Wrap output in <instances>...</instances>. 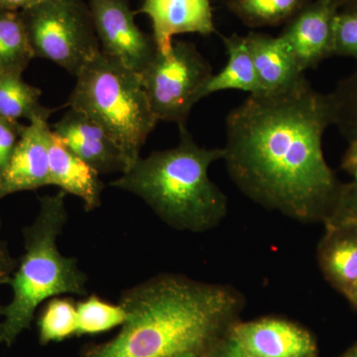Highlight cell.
<instances>
[{"mask_svg": "<svg viewBox=\"0 0 357 357\" xmlns=\"http://www.w3.org/2000/svg\"><path fill=\"white\" fill-rule=\"evenodd\" d=\"M333 126L330 95L305 79L272 95H249L227 116V172L251 201L301 223H324L342 183L323 137Z\"/></svg>", "mask_w": 357, "mask_h": 357, "instance_id": "obj_1", "label": "cell"}, {"mask_svg": "<svg viewBox=\"0 0 357 357\" xmlns=\"http://www.w3.org/2000/svg\"><path fill=\"white\" fill-rule=\"evenodd\" d=\"M245 298L236 288L181 274L152 277L122 293L126 321L116 337L83 357L203 354L241 319Z\"/></svg>", "mask_w": 357, "mask_h": 357, "instance_id": "obj_2", "label": "cell"}, {"mask_svg": "<svg viewBox=\"0 0 357 357\" xmlns=\"http://www.w3.org/2000/svg\"><path fill=\"white\" fill-rule=\"evenodd\" d=\"M178 146L138 158L109 185L132 192L166 225L180 231L206 232L227 217L229 201L208 176L211 164L223 160V148L208 149L181 126Z\"/></svg>", "mask_w": 357, "mask_h": 357, "instance_id": "obj_3", "label": "cell"}, {"mask_svg": "<svg viewBox=\"0 0 357 357\" xmlns=\"http://www.w3.org/2000/svg\"><path fill=\"white\" fill-rule=\"evenodd\" d=\"M66 195L60 191L41 197L38 215L23 229L25 251L8 284L13 299L2 309L0 347H10L30 328L45 301L65 294H88V277L75 258L61 255L58 248V237L69 217Z\"/></svg>", "mask_w": 357, "mask_h": 357, "instance_id": "obj_4", "label": "cell"}, {"mask_svg": "<svg viewBox=\"0 0 357 357\" xmlns=\"http://www.w3.org/2000/svg\"><path fill=\"white\" fill-rule=\"evenodd\" d=\"M76 77L67 107L84 112L109 134L130 167L159 122L139 74L100 51Z\"/></svg>", "mask_w": 357, "mask_h": 357, "instance_id": "obj_5", "label": "cell"}, {"mask_svg": "<svg viewBox=\"0 0 357 357\" xmlns=\"http://www.w3.org/2000/svg\"><path fill=\"white\" fill-rule=\"evenodd\" d=\"M20 13L34 57L47 59L73 76L102 51L84 0H43Z\"/></svg>", "mask_w": 357, "mask_h": 357, "instance_id": "obj_6", "label": "cell"}, {"mask_svg": "<svg viewBox=\"0 0 357 357\" xmlns=\"http://www.w3.org/2000/svg\"><path fill=\"white\" fill-rule=\"evenodd\" d=\"M213 74L196 45L176 41L166 55L157 52L139 76L157 121L175 122L181 128L187 126L190 112Z\"/></svg>", "mask_w": 357, "mask_h": 357, "instance_id": "obj_7", "label": "cell"}, {"mask_svg": "<svg viewBox=\"0 0 357 357\" xmlns=\"http://www.w3.org/2000/svg\"><path fill=\"white\" fill-rule=\"evenodd\" d=\"M100 49L140 74L156 56L153 36L135 23L128 0H88Z\"/></svg>", "mask_w": 357, "mask_h": 357, "instance_id": "obj_8", "label": "cell"}, {"mask_svg": "<svg viewBox=\"0 0 357 357\" xmlns=\"http://www.w3.org/2000/svg\"><path fill=\"white\" fill-rule=\"evenodd\" d=\"M229 335L257 357H318L316 337L304 326L280 318L237 321Z\"/></svg>", "mask_w": 357, "mask_h": 357, "instance_id": "obj_9", "label": "cell"}, {"mask_svg": "<svg viewBox=\"0 0 357 357\" xmlns=\"http://www.w3.org/2000/svg\"><path fill=\"white\" fill-rule=\"evenodd\" d=\"M338 10L328 0H311L279 35L303 72L333 56V24Z\"/></svg>", "mask_w": 357, "mask_h": 357, "instance_id": "obj_10", "label": "cell"}, {"mask_svg": "<svg viewBox=\"0 0 357 357\" xmlns=\"http://www.w3.org/2000/svg\"><path fill=\"white\" fill-rule=\"evenodd\" d=\"M52 135L48 121L41 117H36L25 126L13 158L0 178V201L15 192L50 185Z\"/></svg>", "mask_w": 357, "mask_h": 357, "instance_id": "obj_11", "label": "cell"}, {"mask_svg": "<svg viewBox=\"0 0 357 357\" xmlns=\"http://www.w3.org/2000/svg\"><path fill=\"white\" fill-rule=\"evenodd\" d=\"M52 131L100 175L128 171V163L121 148L84 112L70 107Z\"/></svg>", "mask_w": 357, "mask_h": 357, "instance_id": "obj_12", "label": "cell"}, {"mask_svg": "<svg viewBox=\"0 0 357 357\" xmlns=\"http://www.w3.org/2000/svg\"><path fill=\"white\" fill-rule=\"evenodd\" d=\"M136 13L150 18L157 50L164 55L172 49L176 35L218 33L210 0H144Z\"/></svg>", "mask_w": 357, "mask_h": 357, "instance_id": "obj_13", "label": "cell"}, {"mask_svg": "<svg viewBox=\"0 0 357 357\" xmlns=\"http://www.w3.org/2000/svg\"><path fill=\"white\" fill-rule=\"evenodd\" d=\"M244 37L261 86V95L287 91L306 79L305 72L300 69L280 37L255 31Z\"/></svg>", "mask_w": 357, "mask_h": 357, "instance_id": "obj_14", "label": "cell"}, {"mask_svg": "<svg viewBox=\"0 0 357 357\" xmlns=\"http://www.w3.org/2000/svg\"><path fill=\"white\" fill-rule=\"evenodd\" d=\"M49 165L50 185H57L66 194L81 199L86 211L100 208L105 189L100 174L73 153L54 133L49 152Z\"/></svg>", "mask_w": 357, "mask_h": 357, "instance_id": "obj_15", "label": "cell"}, {"mask_svg": "<svg viewBox=\"0 0 357 357\" xmlns=\"http://www.w3.org/2000/svg\"><path fill=\"white\" fill-rule=\"evenodd\" d=\"M317 258L326 282L347 297L357 283V227H325Z\"/></svg>", "mask_w": 357, "mask_h": 357, "instance_id": "obj_16", "label": "cell"}, {"mask_svg": "<svg viewBox=\"0 0 357 357\" xmlns=\"http://www.w3.org/2000/svg\"><path fill=\"white\" fill-rule=\"evenodd\" d=\"M222 40L227 53V65L218 74H213L204 84L199 93V100L227 89H238L249 95H261V86L246 46L245 37L232 34L222 36Z\"/></svg>", "mask_w": 357, "mask_h": 357, "instance_id": "obj_17", "label": "cell"}, {"mask_svg": "<svg viewBox=\"0 0 357 357\" xmlns=\"http://www.w3.org/2000/svg\"><path fill=\"white\" fill-rule=\"evenodd\" d=\"M33 58L20 11L0 9V75H23Z\"/></svg>", "mask_w": 357, "mask_h": 357, "instance_id": "obj_18", "label": "cell"}, {"mask_svg": "<svg viewBox=\"0 0 357 357\" xmlns=\"http://www.w3.org/2000/svg\"><path fill=\"white\" fill-rule=\"evenodd\" d=\"M41 89L26 83L22 75H0V116L20 121L47 119L53 109L40 102Z\"/></svg>", "mask_w": 357, "mask_h": 357, "instance_id": "obj_19", "label": "cell"}, {"mask_svg": "<svg viewBox=\"0 0 357 357\" xmlns=\"http://www.w3.org/2000/svg\"><path fill=\"white\" fill-rule=\"evenodd\" d=\"M311 0H227V7L250 28L287 24Z\"/></svg>", "mask_w": 357, "mask_h": 357, "instance_id": "obj_20", "label": "cell"}, {"mask_svg": "<svg viewBox=\"0 0 357 357\" xmlns=\"http://www.w3.org/2000/svg\"><path fill=\"white\" fill-rule=\"evenodd\" d=\"M37 326L42 345L63 342L77 335V305L70 299L52 298L40 314Z\"/></svg>", "mask_w": 357, "mask_h": 357, "instance_id": "obj_21", "label": "cell"}, {"mask_svg": "<svg viewBox=\"0 0 357 357\" xmlns=\"http://www.w3.org/2000/svg\"><path fill=\"white\" fill-rule=\"evenodd\" d=\"M77 337L109 332L126 321V311L121 304H110L96 295L77 303Z\"/></svg>", "mask_w": 357, "mask_h": 357, "instance_id": "obj_22", "label": "cell"}, {"mask_svg": "<svg viewBox=\"0 0 357 357\" xmlns=\"http://www.w3.org/2000/svg\"><path fill=\"white\" fill-rule=\"evenodd\" d=\"M333 126H337L345 139H357V68L354 74L342 79L333 93Z\"/></svg>", "mask_w": 357, "mask_h": 357, "instance_id": "obj_23", "label": "cell"}, {"mask_svg": "<svg viewBox=\"0 0 357 357\" xmlns=\"http://www.w3.org/2000/svg\"><path fill=\"white\" fill-rule=\"evenodd\" d=\"M333 56L357 62V6L342 7L333 24Z\"/></svg>", "mask_w": 357, "mask_h": 357, "instance_id": "obj_24", "label": "cell"}, {"mask_svg": "<svg viewBox=\"0 0 357 357\" xmlns=\"http://www.w3.org/2000/svg\"><path fill=\"white\" fill-rule=\"evenodd\" d=\"M323 225L325 227H357V178L342 183L337 203Z\"/></svg>", "mask_w": 357, "mask_h": 357, "instance_id": "obj_25", "label": "cell"}, {"mask_svg": "<svg viewBox=\"0 0 357 357\" xmlns=\"http://www.w3.org/2000/svg\"><path fill=\"white\" fill-rule=\"evenodd\" d=\"M25 126L20 121L0 116V178L13 158Z\"/></svg>", "mask_w": 357, "mask_h": 357, "instance_id": "obj_26", "label": "cell"}, {"mask_svg": "<svg viewBox=\"0 0 357 357\" xmlns=\"http://www.w3.org/2000/svg\"><path fill=\"white\" fill-rule=\"evenodd\" d=\"M203 357H257L246 351L229 333L218 338L203 354Z\"/></svg>", "mask_w": 357, "mask_h": 357, "instance_id": "obj_27", "label": "cell"}, {"mask_svg": "<svg viewBox=\"0 0 357 357\" xmlns=\"http://www.w3.org/2000/svg\"><path fill=\"white\" fill-rule=\"evenodd\" d=\"M18 261L11 255L8 246L0 241V285H8Z\"/></svg>", "mask_w": 357, "mask_h": 357, "instance_id": "obj_28", "label": "cell"}, {"mask_svg": "<svg viewBox=\"0 0 357 357\" xmlns=\"http://www.w3.org/2000/svg\"><path fill=\"white\" fill-rule=\"evenodd\" d=\"M340 167L352 178H357V139L349 142V146L342 156Z\"/></svg>", "mask_w": 357, "mask_h": 357, "instance_id": "obj_29", "label": "cell"}, {"mask_svg": "<svg viewBox=\"0 0 357 357\" xmlns=\"http://www.w3.org/2000/svg\"><path fill=\"white\" fill-rule=\"evenodd\" d=\"M43 0H0V9L10 11H22L36 6Z\"/></svg>", "mask_w": 357, "mask_h": 357, "instance_id": "obj_30", "label": "cell"}, {"mask_svg": "<svg viewBox=\"0 0 357 357\" xmlns=\"http://www.w3.org/2000/svg\"><path fill=\"white\" fill-rule=\"evenodd\" d=\"M347 300L349 301V304L351 305V307L354 309H356L357 311V283L356 286H354V289L351 291V293L347 296Z\"/></svg>", "mask_w": 357, "mask_h": 357, "instance_id": "obj_31", "label": "cell"}, {"mask_svg": "<svg viewBox=\"0 0 357 357\" xmlns=\"http://www.w3.org/2000/svg\"><path fill=\"white\" fill-rule=\"evenodd\" d=\"M340 357H357V342L356 344L349 347V349L344 352Z\"/></svg>", "mask_w": 357, "mask_h": 357, "instance_id": "obj_32", "label": "cell"}, {"mask_svg": "<svg viewBox=\"0 0 357 357\" xmlns=\"http://www.w3.org/2000/svg\"><path fill=\"white\" fill-rule=\"evenodd\" d=\"M328 1L331 2L333 6L337 7L338 9H340L342 7H344L347 2L351 1V0H328Z\"/></svg>", "mask_w": 357, "mask_h": 357, "instance_id": "obj_33", "label": "cell"}, {"mask_svg": "<svg viewBox=\"0 0 357 357\" xmlns=\"http://www.w3.org/2000/svg\"><path fill=\"white\" fill-rule=\"evenodd\" d=\"M169 357H203V356L197 352H184V354H175V356Z\"/></svg>", "mask_w": 357, "mask_h": 357, "instance_id": "obj_34", "label": "cell"}, {"mask_svg": "<svg viewBox=\"0 0 357 357\" xmlns=\"http://www.w3.org/2000/svg\"><path fill=\"white\" fill-rule=\"evenodd\" d=\"M357 6V0H351V1L347 2V4L344 7H352Z\"/></svg>", "mask_w": 357, "mask_h": 357, "instance_id": "obj_35", "label": "cell"}, {"mask_svg": "<svg viewBox=\"0 0 357 357\" xmlns=\"http://www.w3.org/2000/svg\"><path fill=\"white\" fill-rule=\"evenodd\" d=\"M2 309H3V306H2L1 304H0V317H1L2 314Z\"/></svg>", "mask_w": 357, "mask_h": 357, "instance_id": "obj_36", "label": "cell"}, {"mask_svg": "<svg viewBox=\"0 0 357 357\" xmlns=\"http://www.w3.org/2000/svg\"><path fill=\"white\" fill-rule=\"evenodd\" d=\"M0 227H1V220H0Z\"/></svg>", "mask_w": 357, "mask_h": 357, "instance_id": "obj_37", "label": "cell"}]
</instances>
